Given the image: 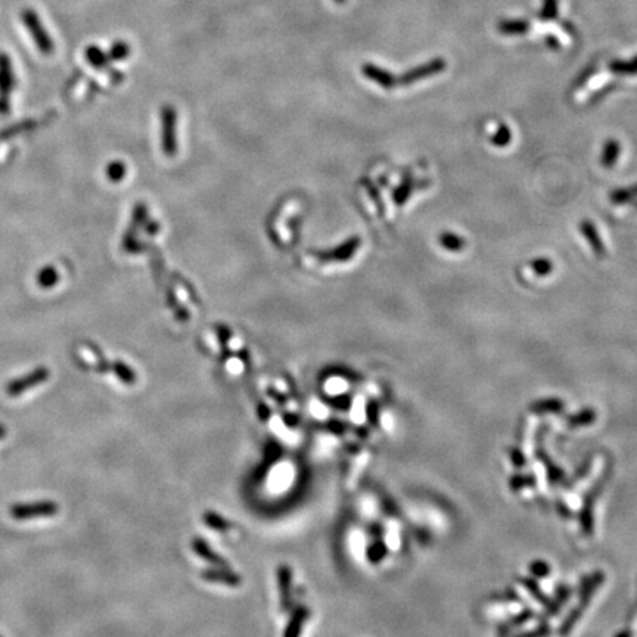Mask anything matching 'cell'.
Wrapping results in <instances>:
<instances>
[{"mask_svg":"<svg viewBox=\"0 0 637 637\" xmlns=\"http://www.w3.org/2000/svg\"><path fill=\"white\" fill-rule=\"evenodd\" d=\"M59 512L58 503L53 500H40L30 503H17L9 508V515L15 521H27L33 518H49Z\"/></svg>","mask_w":637,"mask_h":637,"instance_id":"obj_1","label":"cell"},{"mask_svg":"<svg viewBox=\"0 0 637 637\" xmlns=\"http://www.w3.org/2000/svg\"><path fill=\"white\" fill-rule=\"evenodd\" d=\"M21 19L24 22V26H26V28L28 30L35 46H38L39 52L43 55L53 53L55 51L53 40L51 39L49 33L44 30L43 24L38 15V12H34L33 9H24L21 12Z\"/></svg>","mask_w":637,"mask_h":637,"instance_id":"obj_2","label":"cell"},{"mask_svg":"<svg viewBox=\"0 0 637 637\" xmlns=\"http://www.w3.org/2000/svg\"><path fill=\"white\" fill-rule=\"evenodd\" d=\"M446 67L447 63L444 61V58H432L431 61L406 71V73L399 78V84H402V86H411V84H415L416 81L441 74L442 71L446 69Z\"/></svg>","mask_w":637,"mask_h":637,"instance_id":"obj_3","label":"cell"},{"mask_svg":"<svg viewBox=\"0 0 637 637\" xmlns=\"http://www.w3.org/2000/svg\"><path fill=\"white\" fill-rule=\"evenodd\" d=\"M14 67L6 53H0V113L5 114L9 110V96L14 89Z\"/></svg>","mask_w":637,"mask_h":637,"instance_id":"obj_4","label":"cell"},{"mask_svg":"<svg viewBox=\"0 0 637 637\" xmlns=\"http://www.w3.org/2000/svg\"><path fill=\"white\" fill-rule=\"evenodd\" d=\"M47 377H49V370H47V369H44V367L35 369V370L31 372V374H28L27 377L9 382L6 386V394L10 395V397H17V395L26 392L30 388H33L35 386H39V383L44 382L47 379Z\"/></svg>","mask_w":637,"mask_h":637,"instance_id":"obj_5","label":"cell"},{"mask_svg":"<svg viewBox=\"0 0 637 637\" xmlns=\"http://www.w3.org/2000/svg\"><path fill=\"white\" fill-rule=\"evenodd\" d=\"M362 73L365 77H367L370 81H374L378 86L382 89H392L399 84V78L395 77L391 71L382 68L377 64H365L362 67Z\"/></svg>","mask_w":637,"mask_h":637,"instance_id":"obj_6","label":"cell"},{"mask_svg":"<svg viewBox=\"0 0 637 637\" xmlns=\"http://www.w3.org/2000/svg\"><path fill=\"white\" fill-rule=\"evenodd\" d=\"M530 22L527 19H520V18H513V19H503L499 22L497 30L503 35H522L530 31Z\"/></svg>","mask_w":637,"mask_h":637,"instance_id":"obj_7","label":"cell"},{"mask_svg":"<svg viewBox=\"0 0 637 637\" xmlns=\"http://www.w3.org/2000/svg\"><path fill=\"white\" fill-rule=\"evenodd\" d=\"M202 579L214 583H223L227 586H239L240 577L227 570H207L202 572Z\"/></svg>","mask_w":637,"mask_h":637,"instance_id":"obj_8","label":"cell"},{"mask_svg":"<svg viewBox=\"0 0 637 637\" xmlns=\"http://www.w3.org/2000/svg\"><path fill=\"white\" fill-rule=\"evenodd\" d=\"M580 229H581L584 238L587 239V242L592 245V248H593V251H595V254H596V256H602L604 252H605V247H604L602 240H600V238H599V233H597V231H596L595 224H593L592 222H587V220H586V222L581 223Z\"/></svg>","mask_w":637,"mask_h":637,"instance_id":"obj_9","label":"cell"},{"mask_svg":"<svg viewBox=\"0 0 637 637\" xmlns=\"http://www.w3.org/2000/svg\"><path fill=\"white\" fill-rule=\"evenodd\" d=\"M278 583L282 599V606L286 609L290 605V588H291V570L288 565H281L278 570Z\"/></svg>","mask_w":637,"mask_h":637,"instance_id":"obj_10","label":"cell"},{"mask_svg":"<svg viewBox=\"0 0 637 637\" xmlns=\"http://www.w3.org/2000/svg\"><path fill=\"white\" fill-rule=\"evenodd\" d=\"M194 550L197 552V554H198L201 558L207 559L208 562H211V563H214V565H219V567H222V568H227V567H229V563H227V561L223 559L222 556H219L217 554H215L214 550H211V549L208 547V545H207L206 542H204L202 538H197V540H195V542H194Z\"/></svg>","mask_w":637,"mask_h":637,"instance_id":"obj_11","label":"cell"},{"mask_svg":"<svg viewBox=\"0 0 637 637\" xmlns=\"http://www.w3.org/2000/svg\"><path fill=\"white\" fill-rule=\"evenodd\" d=\"M308 617V611L306 608H298L295 611V614L292 618L288 622V627L285 630L283 637H299V633H301L303 629V622Z\"/></svg>","mask_w":637,"mask_h":637,"instance_id":"obj_12","label":"cell"},{"mask_svg":"<svg viewBox=\"0 0 637 637\" xmlns=\"http://www.w3.org/2000/svg\"><path fill=\"white\" fill-rule=\"evenodd\" d=\"M620 152H621L620 143L617 140H614V139H609L605 143V148H604V154H602V158H600V163H602V165L605 168L614 167V164L618 161Z\"/></svg>","mask_w":637,"mask_h":637,"instance_id":"obj_13","label":"cell"},{"mask_svg":"<svg viewBox=\"0 0 637 637\" xmlns=\"http://www.w3.org/2000/svg\"><path fill=\"white\" fill-rule=\"evenodd\" d=\"M611 73L618 74V76H634L637 74V56L630 59V61H612L609 64Z\"/></svg>","mask_w":637,"mask_h":637,"instance_id":"obj_14","label":"cell"},{"mask_svg":"<svg viewBox=\"0 0 637 637\" xmlns=\"http://www.w3.org/2000/svg\"><path fill=\"white\" fill-rule=\"evenodd\" d=\"M440 244L442 245L444 249L452 251V252H458L463 249L465 247V239L459 235L452 233V232H444L440 236Z\"/></svg>","mask_w":637,"mask_h":637,"instance_id":"obj_15","label":"cell"},{"mask_svg":"<svg viewBox=\"0 0 637 637\" xmlns=\"http://www.w3.org/2000/svg\"><path fill=\"white\" fill-rule=\"evenodd\" d=\"M86 59L92 67L101 69V68L108 67V59H110V56H108L104 51H101L98 46H89L86 51Z\"/></svg>","mask_w":637,"mask_h":637,"instance_id":"obj_16","label":"cell"},{"mask_svg":"<svg viewBox=\"0 0 637 637\" xmlns=\"http://www.w3.org/2000/svg\"><path fill=\"white\" fill-rule=\"evenodd\" d=\"M634 197H637V186L633 188H621L614 192H611V202L614 204H626L630 202Z\"/></svg>","mask_w":637,"mask_h":637,"instance_id":"obj_17","label":"cell"},{"mask_svg":"<svg viewBox=\"0 0 637 637\" xmlns=\"http://www.w3.org/2000/svg\"><path fill=\"white\" fill-rule=\"evenodd\" d=\"M559 12V0H543L542 10H540L538 18L542 21H552L558 18Z\"/></svg>","mask_w":637,"mask_h":637,"instance_id":"obj_18","label":"cell"},{"mask_svg":"<svg viewBox=\"0 0 637 637\" xmlns=\"http://www.w3.org/2000/svg\"><path fill=\"white\" fill-rule=\"evenodd\" d=\"M130 52H131L130 46L126 42H115L111 46L108 56H110V59H113V61H123V59H126L130 55Z\"/></svg>","mask_w":637,"mask_h":637,"instance_id":"obj_19","label":"cell"},{"mask_svg":"<svg viewBox=\"0 0 637 637\" xmlns=\"http://www.w3.org/2000/svg\"><path fill=\"white\" fill-rule=\"evenodd\" d=\"M512 139V133H511V129L508 126H504L502 124L499 127V130L496 131V135L491 138V143L493 145H496L499 148H503V147H506L509 145V142Z\"/></svg>","mask_w":637,"mask_h":637,"instance_id":"obj_20","label":"cell"},{"mask_svg":"<svg viewBox=\"0 0 637 637\" xmlns=\"http://www.w3.org/2000/svg\"><path fill=\"white\" fill-rule=\"evenodd\" d=\"M531 267L536 274L547 276L552 272V269H554V264H552V261H549L547 258H537L531 263Z\"/></svg>","mask_w":637,"mask_h":637,"instance_id":"obj_21","label":"cell"},{"mask_svg":"<svg viewBox=\"0 0 637 637\" xmlns=\"http://www.w3.org/2000/svg\"><path fill=\"white\" fill-rule=\"evenodd\" d=\"M206 522L207 525H210L211 528H215V530H219V531H226L227 528H229V524H227L223 518H220L217 513H213V512L206 513Z\"/></svg>","mask_w":637,"mask_h":637,"instance_id":"obj_22","label":"cell"},{"mask_svg":"<svg viewBox=\"0 0 637 637\" xmlns=\"http://www.w3.org/2000/svg\"><path fill=\"white\" fill-rule=\"evenodd\" d=\"M534 411H561L562 403L559 400H546V402H538L537 404L533 406Z\"/></svg>","mask_w":637,"mask_h":637,"instance_id":"obj_23","label":"cell"},{"mask_svg":"<svg viewBox=\"0 0 637 637\" xmlns=\"http://www.w3.org/2000/svg\"><path fill=\"white\" fill-rule=\"evenodd\" d=\"M5 436H6V428L0 424V440H3Z\"/></svg>","mask_w":637,"mask_h":637,"instance_id":"obj_24","label":"cell"},{"mask_svg":"<svg viewBox=\"0 0 637 637\" xmlns=\"http://www.w3.org/2000/svg\"><path fill=\"white\" fill-rule=\"evenodd\" d=\"M333 2L338 3V5H342V3H345V0H333Z\"/></svg>","mask_w":637,"mask_h":637,"instance_id":"obj_25","label":"cell"},{"mask_svg":"<svg viewBox=\"0 0 637 637\" xmlns=\"http://www.w3.org/2000/svg\"><path fill=\"white\" fill-rule=\"evenodd\" d=\"M0 637H3V636H0Z\"/></svg>","mask_w":637,"mask_h":637,"instance_id":"obj_26","label":"cell"}]
</instances>
